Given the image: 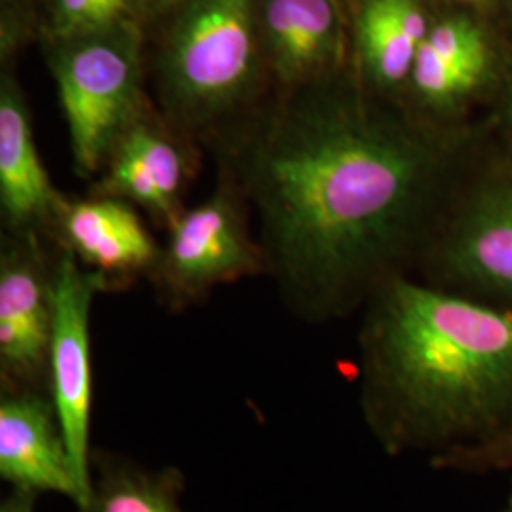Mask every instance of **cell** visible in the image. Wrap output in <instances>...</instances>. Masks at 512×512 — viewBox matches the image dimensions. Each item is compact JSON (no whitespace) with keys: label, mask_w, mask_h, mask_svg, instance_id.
Returning <instances> with one entry per match:
<instances>
[{"label":"cell","mask_w":512,"mask_h":512,"mask_svg":"<svg viewBox=\"0 0 512 512\" xmlns=\"http://www.w3.org/2000/svg\"><path fill=\"white\" fill-rule=\"evenodd\" d=\"M236 164L266 266L308 323L346 317L401 275L437 175L418 131L317 80L291 88Z\"/></svg>","instance_id":"obj_1"},{"label":"cell","mask_w":512,"mask_h":512,"mask_svg":"<svg viewBox=\"0 0 512 512\" xmlns=\"http://www.w3.org/2000/svg\"><path fill=\"white\" fill-rule=\"evenodd\" d=\"M126 147L131 148L139 160L145 165L148 175L158 186L165 205L173 213L177 194L183 184V158L179 150L173 147L158 131L137 122L128 133L122 137Z\"/></svg>","instance_id":"obj_16"},{"label":"cell","mask_w":512,"mask_h":512,"mask_svg":"<svg viewBox=\"0 0 512 512\" xmlns=\"http://www.w3.org/2000/svg\"><path fill=\"white\" fill-rule=\"evenodd\" d=\"M184 476L175 467L147 469L107 450L92 454V488L80 512H183Z\"/></svg>","instance_id":"obj_14"},{"label":"cell","mask_w":512,"mask_h":512,"mask_svg":"<svg viewBox=\"0 0 512 512\" xmlns=\"http://www.w3.org/2000/svg\"><path fill=\"white\" fill-rule=\"evenodd\" d=\"M490 67L459 65L418 50L410 80L423 101L433 107H452L484 82Z\"/></svg>","instance_id":"obj_15"},{"label":"cell","mask_w":512,"mask_h":512,"mask_svg":"<svg viewBox=\"0 0 512 512\" xmlns=\"http://www.w3.org/2000/svg\"><path fill=\"white\" fill-rule=\"evenodd\" d=\"M420 48L450 63L490 67L488 40L475 21L465 16H450L433 25Z\"/></svg>","instance_id":"obj_18"},{"label":"cell","mask_w":512,"mask_h":512,"mask_svg":"<svg viewBox=\"0 0 512 512\" xmlns=\"http://www.w3.org/2000/svg\"><path fill=\"white\" fill-rule=\"evenodd\" d=\"M69 249L88 268L110 281L154 264L156 247L139 217L124 203L93 200L63 205Z\"/></svg>","instance_id":"obj_11"},{"label":"cell","mask_w":512,"mask_h":512,"mask_svg":"<svg viewBox=\"0 0 512 512\" xmlns=\"http://www.w3.org/2000/svg\"><path fill=\"white\" fill-rule=\"evenodd\" d=\"M0 202L6 219L16 226L63 209L40 162L25 101L10 80L0 90Z\"/></svg>","instance_id":"obj_12"},{"label":"cell","mask_w":512,"mask_h":512,"mask_svg":"<svg viewBox=\"0 0 512 512\" xmlns=\"http://www.w3.org/2000/svg\"><path fill=\"white\" fill-rule=\"evenodd\" d=\"M429 29L418 0H365L357 21V42L370 80L391 90L410 78Z\"/></svg>","instance_id":"obj_13"},{"label":"cell","mask_w":512,"mask_h":512,"mask_svg":"<svg viewBox=\"0 0 512 512\" xmlns=\"http://www.w3.org/2000/svg\"><path fill=\"white\" fill-rule=\"evenodd\" d=\"M107 279L84 268L71 249L63 253L52 272V338L48 355V395L67 440L74 475L80 488V505L92 488L93 370L90 319L95 294L105 289Z\"/></svg>","instance_id":"obj_5"},{"label":"cell","mask_w":512,"mask_h":512,"mask_svg":"<svg viewBox=\"0 0 512 512\" xmlns=\"http://www.w3.org/2000/svg\"><path fill=\"white\" fill-rule=\"evenodd\" d=\"M118 23L124 19L116 18L101 0H52V38L90 35Z\"/></svg>","instance_id":"obj_19"},{"label":"cell","mask_w":512,"mask_h":512,"mask_svg":"<svg viewBox=\"0 0 512 512\" xmlns=\"http://www.w3.org/2000/svg\"><path fill=\"white\" fill-rule=\"evenodd\" d=\"M509 116H511V120H512V88H511V93H509Z\"/></svg>","instance_id":"obj_24"},{"label":"cell","mask_w":512,"mask_h":512,"mask_svg":"<svg viewBox=\"0 0 512 512\" xmlns=\"http://www.w3.org/2000/svg\"><path fill=\"white\" fill-rule=\"evenodd\" d=\"M145 8L154 14H164L171 8H181L186 0H141Z\"/></svg>","instance_id":"obj_22"},{"label":"cell","mask_w":512,"mask_h":512,"mask_svg":"<svg viewBox=\"0 0 512 512\" xmlns=\"http://www.w3.org/2000/svg\"><path fill=\"white\" fill-rule=\"evenodd\" d=\"M429 465L435 471L458 475H512V420L488 439L429 458Z\"/></svg>","instance_id":"obj_17"},{"label":"cell","mask_w":512,"mask_h":512,"mask_svg":"<svg viewBox=\"0 0 512 512\" xmlns=\"http://www.w3.org/2000/svg\"><path fill=\"white\" fill-rule=\"evenodd\" d=\"M461 2H484V0H461Z\"/></svg>","instance_id":"obj_25"},{"label":"cell","mask_w":512,"mask_h":512,"mask_svg":"<svg viewBox=\"0 0 512 512\" xmlns=\"http://www.w3.org/2000/svg\"><path fill=\"white\" fill-rule=\"evenodd\" d=\"M260 38L279 82H315L336 57L338 19L332 0H264Z\"/></svg>","instance_id":"obj_10"},{"label":"cell","mask_w":512,"mask_h":512,"mask_svg":"<svg viewBox=\"0 0 512 512\" xmlns=\"http://www.w3.org/2000/svg\"><path fill=\"white\" fill-rule=\"evenodd\" d=\"M264 268V253L247 236L238 207L217 194L175 219L158 275L167 300L184 306Z\"/></svg>","instance_id":"obj_6"},{"label":"cell","mask_w":512,"mask_h":512,"mask_svg":"<svg viewBox=\"0 0 512 512\" xmlns=\"http://www.w3.org/2000/svg\"><path fill=\"white\" fill-rule=\"evenodd\" d=\"M101 2L109 8L116 18L124 19V21L133 19L135 8H133L131 0H101Z\"/></svg>","instance_id":"obj_21"},{"label":"cell","mask_w":512,"mask_h":512,"mask_svg":"<svg viewBox=\"0 0 512 512\" xmlns=\"http://www.w3.org/2000/svg\"><path fill=\"white\" fill-rule=\"evenodd\" d=\"M499 512H512V480H511V490H509V494L505 497V503H503V507L499 509Z\"/></svg>","instance_id":"obj_23"},{"label":"cell","mask_w":512,"mask_h":512,"mask_svg":"<svg viewBox=\"0 0 512 512\" xmlns=\"http://www.w3.org/2000/svg\"><path fill=\"white\" fill-rule=\"evenodd\" d=\"M50 67L65 112L76 171L109 160L141 107V31L135 19L109 29L54 38Z\"/></svg>","instance_id":"obj_4"},{"label":"cell","mask_w":512,"mask_h":512,"mask_svg":"<svg viewBox=\"0 0 512 512\" xmlns=\"http://www.w3.org/2000/svg\"><path fill=\"white\" fill-rule=\"evenodd\" d=\"M37 494L25 492V490H12L4 497L0 512H35L37 505Z\"/></svg>","instance_id":"obj_20"},{"label":"cell","mask_w":512,"mask_h":512,"mask_svg":"<svg viewBox=\"0 0 512 512\" xmlns=\"http://www.w3.org/2000/svg\"><path fill=\"white\" fill-rule=\"evenodd\" d=\"M0 476L12 490L52 492L80 505L67 440L46 391L0 393Z\"/></svg>","instance_id":"obj_8"},{"label":"cell","mask_w":512,"mask_h":512,"mask_svg":"<svg viewBox=\"0 0 512 512\" xmlns=\"http://www.w3.org/2000/svg\"><path fill=\"white\" fill-rule=\"evenodd\" d=\"M52 275L29 249L0 262V382L2 391H46L52 338Z\"/></svg>","instance_id":"obj_7"},{"label":"cell","mask_w":512,"mask_h":512,"mask_svg":"<svg viewBox=\"0 0 512 512\" xmlns=\"http://www.w3.org/2000/svg\"><path fill=\"white\" fill-rule=\"evenodd\" d=\"M361 412L391 458L497 433L512 420V308L389 279L366 302Z\"/></svg>","instance_id":"obj_2"},{"label":"cell","mask_w":512,"mask_h":512,"mask_svg":"<svg viewBox=\"0 0 512 512\" xmlns=\"http://www.w3.org/2000/svg\"><path fill=\"white\" fill-rule=\"evenodd\" d=\"M439 270L461 293L512 308V183L476 196L448 239Z\"/></svg>","instance_id":"obj_9"},{"label":"cell","mask_w":512,"mask_h":512,"mask_svg":"<svg viewBox=\"0 0 512 512\" xmlns=\"http://www.w3.org/2000/svg\"><path fill=\"white\" fill-rule=\"evenodd\" d=\"M258 0H186L162 55V97L171 116L207 128L241 109L260 76Z\"/></svg>","instance_id":"obj_3"}]
</instances>
